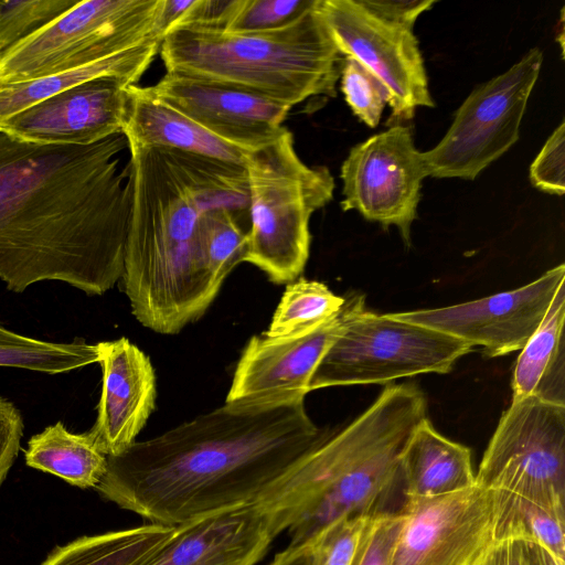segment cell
<instances>
[{"label": "cell", "instance_id": "8992f818", "mask_svg": "<svg viewBox=\"0 0 565 565\" xmlns=\"http://www.w3.org/2000/svg\"><path fill=\"white\" fill-rule=\"evenodd\" d=\"M244 167L249 196L244 262L275 284L291 282L309 258L310 217L333 198V177L299 158L288 129L249 151Z\"/></svg>", "mask_w": 565, "mask_h": 565}, {"label": "cell", "instance_id": "e0dca14e", "mask_svg": "<svg viewBox=\"0 0 565 565\" xmlns=\"http://www.w3.org/2000/svg\"><path fill=\"white\" fill-rule=\"evenodd\" d=\"M129 85L115 76L86 81L11 116L0 131L38 145H94L122 134Z\"/></svg>", "mask_w": 565, "mask_h": 565}, {"label": "cell", "instance_id": "8fae6325", "mask_svg": "<svg viewBox=\"0 0 565 565\" xmlns=\"http://www.w3.org/2000/svg\"><path fill=\"white\" fill-rule=\"evenodd\" d=\"M317 9L338 50L386 88L391 126L435 107L413 23L391 18L369 0H318Z\"/></svg>", "mask_w": 565, "mask_h": 565}, {"label": "cell", "instance_id": "1f68e13d", "mask_svg": "<svg viewBox=\"0 0 565 565\" xmlns=\"http://www.w3.org/2000/svg\"><path fill=\"white\" fill-rule=\"evenodd\" d=\"M340 79L341 92L353 114L367 127L375 128L390 100L384 85L350 56H344Z\"/></svg>", "mask_w": 565, "mask_h": 565}, {"label": "cell", "instance_id": "d6a6232c", "mask_svg": "<svg viewBox=\"0 0 565 565\" xmlns=\"http://www.w3.org/2000/svg\"><path fill=\"white\" fill-rule=\"evenodd\" d=\"M371 515L340 520L311 542L310 565H351Z\"/></svg>", "mask_w": 565, "mask_h": 565}, {"label": "cell", "instance_id": "9c48e42d", "mask_svg": "<svg viewBox=\"0 0 565 565\" xmlns=\"http://www.w3.org/2000/svg\"><path fill=\"white\" fill-rule=\"evenodd\" d=\"M543 63L531 49L504 73L476 87L441 140L423 152L428 177L475 180L520 138V127Z\"/></svg>", "mask_w": 565, "mask_h": 565}, {"label": "cell", "instance_id": "74e56055", "mask_svg": "<svg viewBox=\"0 0 565 565\" xmlns=\"http://www.w3.org/2000/svg\"><path fill=\"white\" fill-rule=\"evenodd\" d=\"M311 543L288 544L268 565H310Z\"/></svg>", "mask_w": 565, "mask_h": 565}, {"label": "cell", "instance_id": "484cf974", "mask_svg": "<svg viewBox=\"0 0 565 565\" xmlns=\"http://www.w3.org/2000/svg\"><path fill=\"white\" fill-rule=\"evenodd\" d=\"M497 542L534 541L565 561V505L552 504L503 490H491Z\"/></svg>", "mask_w": 565, "mask_h": 565}, {"label": "cell", "instance_id": "f35d334b", "mask_svg": "<svg viewBox=\"0 0 565 565\" xmlns=\"http://www.w3.org/2000/svg\"><path fill=\"white\" fill-rule=\"evenodd\" d=\"M481 565H505L504 541L498 542Z\"/></svg>", "mask_w": 565, "mask_h": 565}, {"label": "cell", "instance_id": "2e32d148", "mask_svg": "<svg viewBox=\"0 0 565 565\" xmlns=\"http://www.w3.org/2000/svg\"><path fill=\"white\" fill-rule=\"evenodd\" d=\"M150 92L217 138L253 151L278 138L290 107L225 84L166 72Z\"/></svg>", "mask_w": 565, "mask_h": 565}, {"label": "cell", "instance_id": "cb8c5ba5", "mask_svg": "<svg viewBox=\"0 0 565 565\" xmlns=\"http://www.w3.org/2000/svg\"><path fill=\"white\" fill-rule=\"evenodd\" d=\"M25 463L81 489L96 488L107 470L108 456L85 431L74 434L62 422L33 435L24 451Z\"/></svg>", "mask_w": 565, "mask_h": 565}, {"label": "cell", "instance_id": "f546056e", "mask_svg": "<svg viewBox=\"0 0 565 565\" xmlns=\"http://www.w3.org/2000/svg\"><path fill=\"white\" fill-rule=\"evenodd\" d=\"M78 1H0V58L18 43L75 7Z\"/></svg>", "mask_w": 565, "mask_h": 565}, {"label": "cell", "instance_id": "603a6c76", "mask_svg": "<svg viewBox=\"0 0 565 565\" xmlns=\"http://www.w3.org/2000/svg\"><path fill=\"white\" fill-rule=\"evenodd\" d=\"M162 36L72 70L0 87V125L23 109L77 84L115 76L137 84L159 53Z\"/></svg>", "mask_w": 565, "mask_h": 565}, {"label": "cell", "instance_id": "83f0119b", "mask_svg": "<svg viewBox=\"0 0 565 565\" xmlns=\"http://www.w3.org/2000/svg\"><path fill=\"white\" fill-rule=\"evenodd\" d=\"M345 298L333 294L324 284L300 278L289 282L263 333L288 337L312 330L335 317Z\"/></svg>", "mask_w": 565, "mask_h": 565}, {"label": "cell", "instance_id": "277c9868", "mask_svg": "<svg viewBox=\"0 0 565 565\" xmlns=\"http://www.w3.org/2000/svg\"><path fill=\"white\" fill-rule=\"evenodd\" d=\"M427 403L414 384L388 385L360 416L305 454L255 502L276 537L311 543L331 524L392 511L403 491L401 460ZM404 497V495H403Z\"/></svg>", "mask_w": 565, "mask_h": 565}, {"label": "cell", "instance_id": "4316f807", "mask_svg": "<svg viewBox=\"0 0 565 565\" xmlns=\"http://www.w3.org/2000/svg\"><path fill=\"white\" fill-rule=\"evenodd\" d=\"M96 344L84 339L53 342L31 338L0 323V366L61 374L98 363Z\"/></svg>", "mask_w": 565, "mask_h": 565}, {"label": "cell", "instance_id": "52a82bcc", "mask_svg": "<svg viewBox=\"0 0 565 565\" xmlns=\"http://www.w3.org/2000/svg\"><path fill=\"white\" fill-rule=\"evenodd\" d=\"M341 330L320 361L310 392L331 386L387 384L426 373L445 374L472 351L435 329L364 309L362 296L345 299Z\"/></svg>", "mask_w": 565, "mask_h": 565}, {"label": "cell", "instance_id": "6da1fadb", "mask_svg": "<svg viewBox=\"0 0 565 565\" xmlns=\"http://www.w3.org/2000/svg\"><path fill=\"white\" fill-rule=\"evenodd\" d=\"M122 134L89 146L0 131V280L14 292L60 281L102 296L120 280L130 210Z\"/></svg>", "mask_w": 565, "mask_h": 565}, {"label": "cell", "instance_id": "7402d4cb", "mask_svg": "<svg viewBox=\"0 0 565 565\" xmlns=\"http://www.w3.org/2000/svg\"><path fill=\"white\" fill-rule=\"evenodd\" d=\"M565 285L562 282L537 329L516 359L512 398L533 396L565 406Z\"/></svg>", "mask_w": 565, "mask_h": 565}, {"label": "cell", "instance_id": "7a4b0ae2", "mask_svg": "<svg viewBox=\"0 0 565 565\" xmlns=\"http://www.w3.org/2000/svg\"><path fill=\"white\" fill-rule=\"evenodd\" d=\"M328 434L311 420L305 401L224 404L108 456L95 489L148 523L178 526L255 503Z\"/></svg>", "mask_w": 565, "mask_h": 565}, {"label": "cell", "instance_id": "44dd1931", "mask_svg": "<svg viewBox=\"0 0 565 565\" xmlns=\"http://www.w3.org/2000/svg\"><path fill=\"white\" fill-rule=\"evenodd\" d=\"M401 470L404 499L439 497L476 484L470 449L440 435L427 417L408 439Z\"/></svg>", "mask_w": 565, "mask_h": 565}, {"label": "cell", "instance_id": "8d00e7d4", "mask_svg": "<svg viewBox=\"0 0 565 565\" xmlns=\"http://www.w3.org/2000/svg\"><path fill=\"white\" fill-rule=\"evenodd\" d=\"M505 565H565L543 545L523 539L504 541Z\"/></svg>", "mask_w": 565, "mask_h": 565}, {"label": "cell", "instance_id": "4fadbf2b", "mask_svg": "<svg viewBox=\"0 0 565 565\" xmlns=\"http://www.w3.org/2000/svg\"><path fill=\"white\" fill-rule=\"evenodd\" d=\"M392 565H481L493 546L492 491L477 483L433 498L405 499Z\"/></svg>", "mask_w": 565, "mask_h": 565}, {"label": "cell", "instance_id": "4dcf8cb0", "mask_svg": "<svg viewBox=\"0 0 565 565\" xmlns=\"http://www.w3.org/2000/svg\"><path fill=\"white\" fill-rule=\"evenodd\" d=\"M316 0H234L221 29L260 32L278 29L310 9Z\"/></svg>", "mask_w": 565, "mask_h": 565}, {"label": "cell", "instance_id": "836d02e7", "mask_svg": "<svg viewBox=\"0 0 565 565\" xmlns=\"http://www.w3.org/2000/svg\"><path fill=\"white\" fill-rule=\"evenodd\" d=\"M402 520L401 509L371 515L351 565H392Z\"/></svg>", "mask_w": 565, "mask_h": 565}, {"label": "cell", "instance_id": "5b68a950", "mask_svg": "<svg viewBox=\"0 0 565 565\" xmlns=\"http://www.w3.org/2000/svg\"><path fill=\"white\" fill-rule=\"evenodd\" d=\"M317 3L268 31L177 24L162 39L161 60L167 72L237 87L290 108L309 97H334L344 55Z\"/></svg>", "mask_w": 565, "mask_h": 565}, {"label": "cell", "instance_id": "7c38bea8", "mask_svg": "<svg viewBox=\"0 0 565 565\" xmlns=\"http://www.w3.org/2000/svg\"><path fill=\"white\" fill-rule=\"evenodd\" d=\"M426 177L411 127L393 125L350 150L341 166V207L384 227L396 226L408 245Z\"/></svg>", "mask_w": 565, "mask_h": 565}, {"label": "cell", "instance_id": "30bf717a", "mask_svg": "<svg viewBox=\"0 0 565 565\" xmlns=\"http://www.w3.org/2000/svg\"><path fill=\"white\" fill-rule=\"evenodd\" d=\"M476 483L565 505V406L512 398L488 444Z\"/></svg>", "mask_w": 565, "mask_h": 565}, {"label": "cell", "instance_id": "ffe728a7", "mask_svg": "<svg viewBox=\"0 0 565 565\" xmlns=\"http://www.w3.org/2000/svg\"><path fill=\"white\" fill-rule=\"evenodd\" d=\"M121 132L128 148H169L241 167L249 152L212 135L154 96L149 87L137 84L127 88Z\"/></svg>", "mask_w": 565, "mask_h": 565}, {"label": "cell", "instance_id": "ac0fdd59", "mask_svg": "<svg viewBox=\"0 0 565 565\" xmlns=\"http://www.w3.org/2000/svg\"><path fill=\"white\" fill-rule=\"evenodd\" d=\"M97 347L102 393L87 433L104 454L117 456L137 441L156 407V374L150 359L127 338Z\"/></svg>", "mask_w": 565, "mask_h": 565}, {"label": "cell", "instance_id": "5bb4252c", "mask_svg": "<svg viewBox=\"0 0 565 565\" xmlns=\"http://www.w3.org/2000/svg\"><path fill=\"white\" fill-rule=\"evenodd\" d=\"M564 280L565 266L559 264L514 290L443 308L391 315L444 332L471 347H481L484 355L495 358L524 347Z\"/></svg>", "mask_w": 565, "mask_h": 565}, {"label": "cell", "instance_id": "d4e9b609", "mask_svg": "<svg viewBox=\"0 0 565 565\" xmlns=\"http://www.w3.org/2000/svg\"><path fill=\"white\" fill-rule=\"evenodd\" d=\"M173 531L174 526L147 523L81 536L54 548L41 565H141Z\"/></svg>", "mask_w": 565, "mask_h": 565}, {"label": "cell", "instance_id": "e575fe53", "mask_svg": "<svg viewBox=\"0 0 565 565\" xmlns=\"http://www.w3.org/2000/svg\"><path fill=\"white\" fill-rule=\"evenodd\" d=\"M530 180L541 191L563 195L565 192V122L547 138L530 167Z\"/></svg>", "mask_w": 565, "mask_h": 565}, {"label": "cell", "instance_id": "d590c367", "mask_svg": "<svg viewBox=\"0 0 565 565\" xmlns=\"http://www.w3.org/2000/svg\"><path fill=\"white\" fill-rule=\"evenodd\" d=\"M23 428L19 408L0 396V487L20 450Z\"/></svg>", "mask_w": 565, "mask_h": 565}, {"label": "cell", "instance_id": "3957f363", "mask_svg": "<svg viewBox=\"0 0 565 565\" xmlns=\"http://www.w3.org/2000/svg\"><path fill=\"white\" fill-rule=\"evenodd\" d=\"M130 210L121 287L146 328L177 334L200 319L221 286L206 268L202 215L221 202L209 169L168 148L129 147Z\"/></svg>", "mask_w": 565, "mask_h": 565}, {"label": "cell", "instance_id": "9a60e30c", "mask_svg": "<svg viewBox=\"0 0 565 565\" xmlns=\"http://www.w3.org/2000/svg\"><path fill=\"white\" fill-rule=\"evenodd\" d=\"M345 313L344 302L335 317L307 332L252 337L236 364L225 404L267 407L305 401L311 379L338 337Z\"/></svg>", "mask_w": 565, "mask_h": 565}, {"label": "cell", "instance_id": "d6986e66", "mask_svg": "<svg viewBox=\"0 0 565 565\" xmlns=\"http://www.w3.org/2000/svg\"><path fill=\"white\" fill-rule=\"evenodd\" d=\"M274 539L266 516L253 503L174 526L141 565H256Z\"/></svg>", "mask_w": 565, "mask_h": 565}, {"label": "cell", "instance_id": "f1b7e54d", "mask_svg": "<svg viewBox=\"0 0 565 565\" xmlns=\"http://www.w3.org/2000/svg\"><path fill=\"white\" fill-rule=\"evenodd\" d=\"M200 241L206 268L222 287L228 274L244 262L247 231L232 211L215 209L201 217Z\"/></svg>", "mask_w": 565, "mask_h": 565}, {"label": "cell", "instance_id": "ba28073f", "mask_svg": "<svg viewBox=\"0 0 565 565\" xmlns=\"http://www.w3.org/2000/svg\"><path fill=\"white\" fill-rule=\"evenodd\" d=\"M160 2L79 0L0 58V87L72 70L162 36L156 30Z\"/></svg>", "mask_w": 565, "mask_h": 565}]
</instances>
